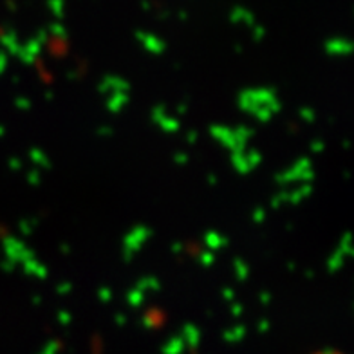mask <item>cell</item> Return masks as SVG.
Instances as JSON below:
<instances>
[{"instance_id":"6da1fadb","label":"cell","mask_w":354,"mask_h":354,"mask_svg":"<svg viewBox=\"0 0 354 354\" xmlns=\"http://www.w3.org/2000/svg\"><path fill=\"white\" fill-rule=\"evenodd\" d=\"M318 354H338V353H333V351H324V353H318Z\"/></svg>"}]
</instances>
